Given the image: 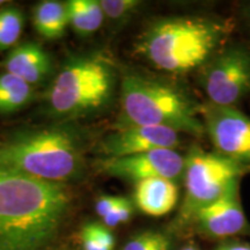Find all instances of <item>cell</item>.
<instances>
[{
    "mask_svg": "<svg viewBox=\"0 0 250 250\" xmlns=\"http://www.w3.org/2000/svg\"><path fill=\"white\" fill-rule=\"evenodd\" d=\"M68 206L62 183L0 167V250H43Z\"/></svg>",
    "mask_w": 250,
    "mask_h": 250,
    "instance_id": "6da1fadb",
    "label": "cell"
},
{
    "mask_svg": "<svg viewBox=\"0 0 250 250\" xmlns=\"http://www.w3.org/2000/svg\"><path fill=\"white\" fill-rule=\"evenodd\" d=\"M232 29L229 21L218 18L159 19L139 37L136 52L166 73L187 74L208 64Z\"/></svg>",
    "mask_w": 250,
    "mask_h": 250,
    "instance_id": "7a4b0ae2",
    "label": "cell"
},
{
    "mask_svg": "<svg viewBox=\"0 0 250 250\" xmlns=\"http://www.w3.org/2000/svg\"><path fill=\"white\" fill-rule=\"evenodd\" d=\"M83 162L77 136L62 127L26 131L0 140V167L46 182L76 179Z\"/></svg>",
    "mask_w": 250,
    "mask_h": 250,
    "instance_id": "3957f363",
    "label": "cell"
},
{
    "mask_svg": "<svg viewBox=\"0 0 250 250\" xmlns=\"http://www.w3.org/2000/svg\"><path fill=\"white\" fill-rule=\"evenodd\" d=\"M123 126H165L191 136L205 133L201 107L182 90L140 74H126L121 86Z\"/></svg>",
    "mask_w": 250,
    "mask_h": 250,
    "instance_id": "277c9868",
    "label": "cell"
},
{
    "mask_svg": "<svg viewBox=\"0 0 250 250\" xmlns=\"http://www.w3.org/2000/svg\"><path fill=\"white\" fill-rule=\"evenodd\" d=\"M114 90L115 73L110 62L99 56H80L62 67L46 100L56 117H83L105 107Z\"/></svg>",
    "mask_w": 250,
    "mask_h": 250,
    "instance_id": "5b68a950",
    "label": "cell"
},
{
    "mask_svg": "<svg viewBox=\"0 0 250 250\" xmlns=\"http://www.w3.org/2000/svg\"><path fill=\"white\" fill-rule=\"evenodd\" d=\"M245 168L234 164L217 153L192 147L184 158V186L186 197L181 219H193L197 211L224 196L239 183Z\"/></svg>",
    "mask_w": 250,
    "mask_h": 250,
    "instance_id": "8992f818",
    "label": "cell"
},
{
    "mask_svg": "<svg viewBox=\"0 0 250 250\" xmlns=\"http://www.w3.org/2000/svg\"><path fill=\"white\" fill-rule=\"evenodd\" d=\"M203 88L208 102L234 107L250 93V51L230 46L218 52L203 73Z\"/></svg>",
    "mask_w": 250,
    "mask_h": 250,
    "instance_id": "52a82bcc",
    "label": "cell"
},
{
    "mask_svg": "<svg viewBox=\"0 0 250 250\" xmlns=\"http://www.w3.org/2000/svg\"><path fill=\"white\" fill-rule=\"evenodd\" d=\"M201 116L215 153L245 169L250 167V118L235 107L210 102L201 107Z\"/></svg>",
    "mask_w": 250,
    "mask_h": 250,
    "instance_id": "ba28073f",
    "label": "cell"
},
{
    "mask_svg": "<svg viewBox=\"0 0 250 250\" xmlns=\"http://www.w3.org/2000/svg\"><path fill=\"white\" fill-rule=\"evenodd\" d=\"M99 165L102 173L134 183L148 179L176 181L183 175L184 158L175 149H154L124 158H105Z\"/></svg>",
    "mask_w": 250,
    "mask_h": 250,
    "instance_id": "9c48e42d",
    "label": "cell"
},
{
    "mask_svg": "<svg viewBox=\"0 0 250 250\" xmlns=\"http://www.w3.org/2000/svg\"><path fill=\"white\" fill-rule=\"evenodd\" d=\"M180 142V133L169 127L130 125L109 134L102 149L108 158H124L154 149H175Z\"/></svg>",
    "mask_w": 250,
    "mask_h": 250,
    "instance_id": "30bf717a",
    "label": "cell"
},
{
    "mask_svg": "<svg viewBox=\"0 0 250 250\" xmlns=\"http://www.w3.org/2000/svg\"><path fill=\"white\" fill-rule=\"evenodd\" d=\"M193 220L202 233L211 237H227L241 233L247 220L240 203L239 183L217 201L197 211Z\"/></svg>",
    "mask_w": 250,
    "mask_h": 250,
    "instance_id": "8fae6325",
    "label": "cell"
},
{
    "mask_svg": "<svg viewBox=\"0 0 250 250\" xmlns=\"http://www.w3.org/2000/svg\"><path fill=\"white\" fill-rule=\"evenodd\" d=\"M6 73L34 86L43 83L51 73L52 64L48 52L36 43L15 45L2 62Z\"/></svg>",
    "mask_w": 250,
    "mask_h": 250,
    "instance_id": "7c38bea8",
    "label": "cell"
},
{
    "mask_svg": "<svg viewBox=\"0 0 250 250\" xmlns=\"http://www.w3.org/2000/svg\"><path fill=\"white\" fill-rule=\"evenodd\" d=\"M179 201V188L175 181L148 179L136 183L134 202L138 208L152 217H162L173 211Z\"/></svg>",
    "mask_w": 250,
    "mask_h": 250,
    "instance_id": "4fadbf2b",
    "label": "cell"
},
{
    "mask_svg": "<svg viewBox=\"0 0 250 250\" xmlns=\"http://www.w3.org/2000/svg\"><path fill=\"white\" fill-rule=\"evenodd\" d=\"M33 24L39 35L46 40H56L65 34L68 26L66 2L44 0L33 11Z\"/></svg>",
    "mask_w": 250,
    "mask_h": 250,
    "instance_id": "5bb4252c",
    "label": "cell"
},
{
    "mask_svg": "<svg viewBox=\"0 0 250 250\" xmlns=\"http://www.w3.org/2000/svg\"><path fill=\"white\" fill-rule=\"evenodd\" d=\"M68 24L78 35H92L104 20V13L98 0H70L66 2Z\"/></svg>",
    "mask_w": 250,
    "mask_h": 250,
    "instance_id": "9a60e30c",
    "label": "cell"
},
{
    "mask_svg": "<svg viewBox=\"0 0 250 250\" xmlns=\"http://www.w3.org/2000/svg\"><path fill=\"white\" fill-rule=\"evenodd\" d=\"M33 95V86L6 72L0 74V114H11L24 108Z\"/></svg>",
    "mask_w": 250,
    "mask_h": 250,
    "instance_id": "2e32d148",
    "label": "cell"
},
{
    "mask_svg": "<svg viewBox=\"0 0 250 250\" xmlns=\"http://www.w3.org/2000/svg\"><path fill=\"white\" fill-rule=\"evenodd\" d=\"M23 13L18 7L0 8V51L17 44L23 29Z\"/></svg>",
    "mask_w": 250,
    "mask_h": 250,
    "instance_id": "e0dca14e",
    "label": "cell"
},
{
    "mask_svg": "<svg viewBox=\"0 0 250 250\" xmlns=\"http://www.w3.org/2000/svg\"><path fill=\"white\" fill-rule=\"evenodd\" d=\"M80 237L83 250H114L115 237L109 228L101 224L85 225Z\"/></svg>",
    "mask_w": 250,
    "mask_h": 250,
    "instance_id": "ac0fdd59",
    "label": "cell"
},
{
    "mask_svg": "<svg viewBox=\"0 0 250 250\" xmlns=\"http://www.w3.org/2000/svg\"><path fill=\"white\" fill-rule=\"evenodd\" d=\"M100 4L104 13V18L122 22L133 14L140 7L142 2L138 0H101Z\"/></svg>",
    "mask_w": 250,
    "mask_h": 250,
    "instance_id": "d6986e66",
    "label": "cell"
},
{
    "mask_svg": "<svg viewBox=\"0 0 250 250\" xmlns=\"http://www.w3.org/2000/svg\"><path fill=\"white\" fill-rule=\"evenodd\" d=\"M133 205L129 199L121 197L117 205L103 218V223L107 227H116L120 224L127 223L132 217Z\"/></svg>",
    "mask_w": 250,
    "mask_h": 250,
    "instance_id": "ffe728a7",
    "label": "cell"
},
{
    "mask_svg": "<svg viewBox=\"0 0 250 250\" xmlns=\"http://www.w3.org/2000/svg\"><path fill=\"white\" fill-rule=\"evenodd\" d=\"M162 233L159 232H144L132 237L126 245L124 246L123 250H148L155 245L156 241L160 239Z\"/></svg>",
    "mask_w": 250,
    "mask_h": 250,
    "instance_id": "44dd1931",
    "label": "cell"
},
{
    "mask_svg": "<svg viewBox=\"0 0 250 250\" xmlns=\"http://www.w3.org/2000/svg\"><path fill=\"white\" fill-rule=\"evenodd\" d=\"M121 196H101L98 199L95 205L96 213L99 214V217L102 219L110 212L115 206L117 205L118 201H120Z\"/></svg>",
    "mask_w": 250,
    "mask_h": 250,
    "instance_id": "7402d4cb",
    "label": "cell"
},
{
    "mask_svg": "<svg viewBox=\"0 0 250 250\" xmlns=\"http://www.w3.org/2000/svg\"><path fill=\"white\" fill-rule=\"evenodd\" d=\"M171 249V242L170 239L165 234H161L160 239L156 241L154 246L148 250H170Z\"/></svg>",
    "mask_w": 250,
    "mask_h": 250,
    "instance_id": "603a6c76",
    "label": "cell"
},
{
    "mask_svg": "<svg viewBox=\"0 0 250 250\" xmlns=\"http://www.w3.org/2000/svg\"><path fill=\"white\" fill-rule=\"evenodd\" d=\"M217 250H250V245H247V243H227Z\"/></svg>",
    "mask_w": 250,
    "mask_h": 250,
    "instance_id": "cb8c5ba5",
    "label": "cell"
},
{
    "mask_svg": "<svg viewBox=\"0 0 250 250\" xmlns=\"http://www.w3.org/2000/svg\"><path fill=\"white\" fill-rule=\"evenodd\" d=\"M246 18H247V21H248V23L250 24V5L248 6V8H247V12H246Z\"/></svg>",
    "mask_w": 250,
    "mask_h": 250,
    "instance_id": "d4e9b609",
    "label": "cell"
},
{
    "mask_svg": "<svg viewBox=\"0 0 250 250\" xmlns=\"http://www.w3.org/2000/svg\"><path fill=\"white\" fill-rule=\"evenodd\" d=\"M182 250H198V249L195 248V247H192V246H188V247H186V248H183Z\"/></svg>",
    "mask_w": 250,
    "mask_h": 250,
    "instance_id": "484cf974",
    "label": "cell"
},
{
    "mask_svg": "<svg viewBox=\"0 0 250 250\" xmlns=\"http://www.w3.org/2000/svg\"><path fill=\"white\" fill-rule=\"evenodd\" d=\"M4 4H7V1H4V0H0V7H1Z\"/></svg>",
    "mask_w": 250,
    "mask_h": 250,
    "instance_id": "4316f807",
    "label": "cell"
}]
</instances>
